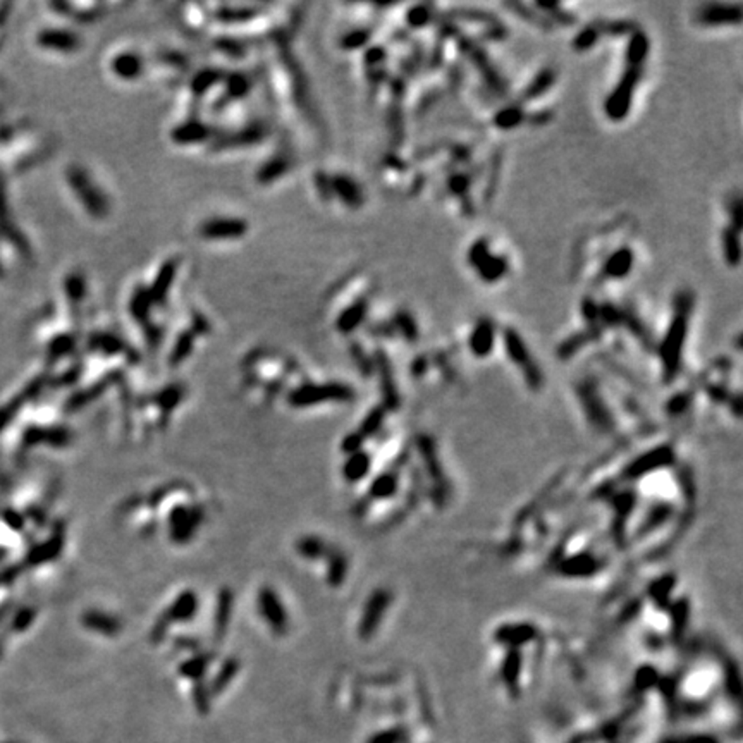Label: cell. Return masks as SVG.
Segmentation results:
<instances>
[{"instance_id":"obj_1","label":"cell","mask_w":743,"mask_h":743,"mask_svg":"<svg viewBox=\"0 0 743 743\" xmlns=\"http://www.w3.org/2000/svg\"><path fill=\"white\" fill-rule=\"evenodd\" d=\"M695 305V296L690 290H682L674 295L673 298V317H671L670 327H667L666 335H664L659 353L662 358L664 367V379L673 381L678 375L679 363H682V351L683 343L686 339V331H689L690 315Z\"/></svg>"},{"instance_id":"obj_2","label":"cell","mask_w":743,"mask_h":743,"mask_svg":"<svg viewBox=\"0 0 743 743\" xmlns=\"http://www.w3.org/2000/svg\"><path fill=\"white\" fill-rule=\"evenodd\" d=\"M468 263L477 271L478 278L484 283L492 284L497 283L504 278L509 272V263L504 256L501 255H492L491 246H489V239L480 238L470 246L468 255Z\"/></svg>"},{"instance_id":"obj_3","label":"cell","mask_w":743,"mask_h":743,"mask_svg":"<svg viewBox=\"0 0 743 743\" xmlns=\"http://www.w3.org/2000/svg\"><path fill=\"white\" fill-rule=\"evenodd\" d=\"M643 67H626L616 88L604 102V112L611 121H623L628 116L634 100V93L642 80Z\"/></svg>"},{"instance_id":"obj_4","label":"cell","mask_w":743,"mask_h":743,"mask_svg":"<svg viewBox=\"0 0 743 743\" xmlns=\"http://www.w3.org/2000/svg\"><path fill=\"white\" fill-rule=\"evenodd\" d=\"M503 341H504L506 351H508V355L511 357L513 362H515L518 367L523 369L528 384H530L532 387H539L540 382H542L540 370H539V367L532 362L530 353H528L527 346H525L523 339L520 338V334H518L515 329H511V327H508V329H504L503 332Z\"/></svg>"},{"instance_id":"obj_5","label":"cell","mask_w":743,"mask_h":743,"mask_svg":"<svg viewBox=\"0 0 743 743\" xmlns=\"http://www.w3.org/2000/svg\"><path fill=\"white\" fill-rule=\"evenodd\" d=\"M458 47H460L461 52L472 59V62L477 66V69L480 71V74L484 76L485 83L491 86L492 92H496L497 95H506V92H508V85H506V81L499 76V73L494 69L491 62H489V57L485 55L484 50H482L480 47H477V43L473 42L472 38H460V40H458Z\"/></svg>"},{"instance_id":"obj_6","label":"cell","mask_w":743,"mask_h":743,"mask_svg":"<svg viewBox=\"0 0 743 743\" xmlns=\"http://www.w3.org/2000/svg\"><path fill=\"white\" fill-rule=\"evenodd\" d=\"M697 21L703 26L740 25L742 6H738V4H703L697 11Z\"/></svg>"},{"instance_id":"obj_7","label":"cell","mask_w":743,"mask_h":743,"mask_svg":"<svg viewBox=\"0 0 743 743\" xmlns=\"http://www.w3.org/2000/svg\"><path fill=\"white\" fill-rule=\"evenodd\" d=\"M258 610L262 612V616L266 618L268 626L272 628L278 634H284L287 626V618L286 611H284L283 602L278 598L272 588L263 587L258 592Z\"/></svg>"},{"instance_id":"obj_8","label":"cell","mask_w":743,"mask_h":743,"mask_svg":"<svg viewBox=\"0 0 743 743\" xmlns=\"http://www.w3.org/2000/svg\"><path fill=\"white\" fill-rule=\"evenodd\" d=\"M351 398V391L345 386H320V387H305V389H299L298 393L292 394L291 403L296 406H308L315 405V403L322 401H332V399H339V401H346Z\"/></svg>"},{"instance_id":"obj_9","label":"cell","mask_w":743,"mask_h":743,"mask_svg":"<svg viewBox=\"0 0 743 743\" xmlns=\"http://www.w3.org/2000/svg\"><path fill=\"white\" fill-rule=\"evenodd\" d=\"M494 338H496V326L489 317H482L470 335V350L477 357H487L494 347Z\"/></svg>"},{"instance_id":"obj_10","label":"cell","mask_w":743,"mask_h":743,"mask_svg":"<svg viewBox=\"0 0 743 743\" xmlns=\"http://www.w3.org/2000/svg\"><path fill=\"white\" fill-rule=\"evenodd\" d=\"M635 253L628 246L619 248L612 255L607 256V260L602 266V278L606 279H624L634 268Z\"/></svg>"},{"instance_id":"obj_11","label":"cell","mask_w":743,"mask_h":743,"mask_svg":"<svg viewBox=\"0 0 743 743\" xmlns=\"http://www.w3.org/2000/svg\"><path fill=\"white\" fill-rule=\"evenodd\" d=\"M176 515L171 518V533L176 542H186L195 530L200 521V515L196 511H186L184 508H179Z\"/></svg>"},{"instance_id":"obj_12","label":"cell","mask_w":743,"mask_h":743,"mask_svg":"<svg viewBox=\"0 0 743 743\" xmlns=\"http://www.w3.org/2000/svg\"><path fill=\"white\" fill-rule=\"evenodd\" d=\"M556 81V73L552 67H545V69L540 71L539 74H537L533 80L528 83V86L525 88V92L521 93L520 97V102L518 104H527V102H532L535 100V98H539L540 95H544L545 92H549L551 90V86L554 85Z\"/></svg>"},{"instance_id":"obj_13","label":"cell","mask_w":743,"mask_h":743,"mask_svg":"<svg viewBox=\"0 0 743 743\" xmlns=\"http://www.w3.org/2000/svg\"><path fill=\"white\" fill-rule=\"evenodd\" d=\"M600 327H588V329L585 331H578L575 332V334H571L570 338L566 339V341H563L559 345V350H557V353H559L561 359H568L571 358L573 355L576 353L578 350H582V347L587 345L588 341H594V339H599L600 338Z\"/></svg>"},{"instance_id":"obj_14","label":"cell","mask_w":743,"mask_h":743,"mask_svg":"<svg viewBox=\"0 0 743 743\" xmlns=\"http://www.w3.org/2000/svg\"><path fill=\"white\" fill-rule=\"evenodd\" d=\"M649 37L643 31L637 30L635 33H631L630 42L626 45V54H624L628 67H643V61L649 54Z\"/></svg>"},{"instance_id":"obj_15","label":"cell","mask_w":743,"mask_h":743,"mask_svg":"<svg viewBox=\"0 0 743 743\" xmlns=\"http://www.w3.org/2000/svg\"><path fill=\"white\" fill-rule=\"evenodd\" d=\"M622 323L630 329L631 334L642 343L643 347H649V350L654 347V339H652L650 332L647 331L646 323L642 322V319H640L637 311H635V308H631L630 305L622 308Z\"/></svg>"},{"instance_id":"obj_16","label":"cell","mask_w":743,"mask_h":743,"mask_svg":"<svg viewBox=\"0 0 743 743\" xmlns=\"http://www.w3.org/2000/svg\"><path fill=\"white\" fill-rule=\"evenodd\" d=\"M198 610V599L193 592H184L179 598L174 600L172 607L169 610L167 622H188L191 616H195Z\"/></svg>"},{"instance_id":"obj_17","label":"cell","mask_w":743,"mask_h":743,"mask_svg":"<svg viewBox=\"0 0 743 743\" xmlns=\"http://www.w3.org/2000/svg\"><path fill=\"white\" fill-rule=\"evenodd\" d=\"M525 119H527V114H525L523 107H521L520 104H515V105L504 107V109H501L499 112L494 114L492 124L496 126V128L509 131V129H515L520 124H523Z\"/></svg>"},{"instance_id":"obj_18","label":"cell","mask_w":743,"mask_h":743,"mask_svg":"<svg viewBox=\"0 0 743 743\" xmlns=\"http://www.w3.org/2000/svg\"><path fill=\"white\" fill-rule=\"evenodd\" d=\"M470 183H472V177H470V174H465V172H454L449 176V179H448L449 193H451V195L461 196V203H463L465 213H473L472 201H470L468 198Z\"/></svg>"},{"instance_id":"obj_19","label":"cell","mask_w":743,"mask_h":743,"mask_svg":"<svg viewBox=\"0 0 743 743\" xmlns=\"http://www.w3.org/2000/svg\"><path fill=\"white\" fill-rule=\"evenodd\" d=\"M723 253H725V260L730 267H737L740 263V236L731 226L723 231Z\"/></svg>"},{"instance_id":"obj_20","label":"cell","mask_w":743,"mask_h":743,"mask_svg":"<svg viewBox=\"0 0 743 743\" xmlns=\"http://www.w3.org/2000/svg\"><path fill=\"white\" fill-rule=\"evenodd\" d=\"M85 624L95 631H100L104 635H116L121 630V623L112 616L104 614V612H90L85 616Z\"/></svg>"},{"instance_id":"obj_21","label":"cell","mask_w":743,"mask_h":743,"mask_svg":"<svg viewBox=\"0 0 743 743\" xmlns=\"http://www.w3.org/2000/svg\"><path fill=\"white\" fill-rule=\"evenodd\" d=\"M508 9H511L513 13H515L518 18L525 19V21L532 23V25L542 28V30H552V25L551 21H549L547 18L542 13H535V11L532 9L530 6H527V4L523 2H506L504 4Z\"/></svg>"},{"instance_id":"obj_22","label":"cell","mask_w":743,"mask_h":743,"mask_svg":"<svg viewBox=\"0 0 743 743\" xmlns=\"http://www.w3.org/2000/svg\"><path fill=\"white\" fill-rule=\"evenodd\" d=\"M446 18L453 19H466V21H475V23H485V25L494 26L499 25V19L496 16L487 13V11L482 9H473V7H456V9L449 11V14H446Z\"/></svg>"},{"instance_id":"obj_23","label":"cell","mask_w":743,"mask_h":743,"mask_svg":"<svg viewBox=\"0 0 743 743\" xmlns=\"http://www.w3.org/2000/svg\"><path fill=\"white\" fill-rule=\"evenodd\" d=\"M600 35H610V37H623V35H631L638 30L637 23L628 21V19H616V21H604L598 19L594 21Z\"/></svg>"},{"instance_id":"obj_24","label":"cell","mask_w":743,"mask_h":743,"mask_svg":"<svg viewBox=\"0 0 743 743\" xmlns=\"http://www.w3.org/2000/svg\"><path fill=\"white\" fill-rule=\"evenodd\" d=\"M535 7L542 11V14L545 16V18L552 19V21L559 23V25L568 26V25H575L576 23L575 16H573L570 11L564 9V7L557 2H537Z\"/></svg>"},{"instance_id":"obj_25","label":"cell","mask_w":743,"mask_h":743,"mask_svg":"<svg viewBox=\"0 0 743 743\" xmlns=\"http://www.w3.org/2000/svg\"><path fill=\"white\" fill-rule=\"evenodd\" d=\"M599 38H600V33H599L598 26L592 23V25H587L583 30H580L578 33L575 35V38H573V49H575L576 52H587V50H590L592 47H595V43L599 42Z\"/></svg>"},{"instance_id":"obj_26","label":"cell","mask_w":743,"mask_h":743,"mask_svg":"<svg viewBox=\"0 0 743 743\" xmlns=\"http://www.w3.org/2000/svg\"><path fill=\"white\" fill-rule=\"evenodd\" d=\"M296 549H298L299 554L307 557V559H317V557H322L326 554V545H323L322 540L315 539V537H305V539H302L298 545H296Z\"/></svg>"},{"instance_id":"obj_27","label":"cell","mask_w":743,"mask_h":743,"mask_svg":"<svg viewBox=\"0 0 743 743\" xmlns=\"http://www.w3.org/2000/svg\"><path fill=\"white\" fill-rule=\"evenodd\" d=\"M406 19H408V25L412 28H422V26L429 25V23L434 19L432 6H429V4H427V6L425 4H422V6L412 7V9L408 11Z\"/></svg>"},{"instance_id":"obj_28","label":"cell","mask_w":743,"mask_h":743,"mask_svg":"<svg viewBox=\"0 0 743 743\" xmlns=\"http://www.w3.org/2000/svg\"><path fill=\"white\" fill-rule=\"evenodd\" d=\"M384 599H382V595H377V598L372 599V602L369 604V610H367L365 616H363V623H362V634H369V631H372L375 628V624H377L379 622V612L382 611V606H384Z\"/></svg>"},{"instance_id":"obj_29","label":"cell","mask_w":743,"mask_h":743,"mask_svg":"<svg viewBox=\"0 0 743 743\" xmlns=\"http://www.w3.org/2000/svg\"><path fill=\"white\" fill-rule=\"evenodd\" d=\"M599 322H602L604 326L610 327L619 326V323H622V308L606 302L604 305L599 307Z\"/></svg>"},{"instance_id":"obj_30","label":"cell","mask_w":743,"mask_h":743,"mask_svg":"<svg viewBox=\"0 0 743 743\" xmlns=\"http://www.w3.org/2000/svg\"><path fill=\"white\" fill-rule=\"evenodd\" d=\"M396 320H398L399 331L403 332V335H405L406 339H410V341H415V339L418 338L417 323H415V320H413L412 315L406 314V311H399V314L396 315Z\"/></svg>"},{"instance_id":"obj_31","label":"cell","mask_w":743,"mask_h":743,"mask_svg":"<svg viewBox=\"0 0 743 743\" xmlns=\"http://www.w3.org/2000/svg\"><path fill=\"white\" fill-rule=\"evenodd\" d=\"M367 465H369V460H367L365 456H362V453H355V456L351 458L346 465V477L351 478V480L363 477L367 472Z\"/></svg>"},{"instance_id":"obj_32","label":"cell","mask_w":743,"mask_h":743,"mask_svg":"<svg viewBox=\"0 0 743 743\" xmlns=\"http://www.w3.org/2000/svg\"><path fill=\"white\" fill-rule=\"evenodd\" d=\"M229 606H231V595H229L227 592H224V594L220 595V599H219V612H217V619H215L217 635H222L224 628H226L229 610H231V607H229Z\"/></svg>"},{"instance_id":"obj_33","label":"cell","mask_w":743,"mask_h":743,"mask_svg":"<svg viewBox=\"0 0 743 743\" xmlns=\"http://www.w3.org/2000/svg\"><path fill=\"white\" fill-rule=\"evenodd\" d=\"M582 315L588 327H600L599 326V305L594 302V298H583L582 302Z\"/></svg>"},{"instance_id":"obj_34","label":"cell","mask_w":743,"mask_h":743,"mask_svg":"<svg viewBox=\"0 0 743 743\" xmlns=\"http://www.w3.org/2000/svg\"><path fill=\"white\" fill-rule=\"evenodd\" d=\"M499 169H501V153L497 152L496 155L492 157V164H491V176H489V183H487V189H485V198L491 200L494 196V191H496L497 188V176H499Z\"/></svg>"},{"instance_id":"obj_35","label":"cell","mask_w":743,"mask_h":743,"mask_svg":"<svg viewBox=\"0 0 743 743\" xmlns=\"http://www.w3.org/2000/svg\"><path fill=\"white\" fill-rule=\"evenodd\" d=\"M730 210H731V224H733V226H731V227H733L735 231L740 232V229H742V201H740V198H738V196H735L733 201H731Z\"/></svg>"},{"instance_id":"obj_36","label":"cell","mask_w":743,"mask_h":743,"mask_svg":"<svg viewBox=\"0 0 743 743\" xmlns=\"http://www.w3.org/2000/svg\"><path fill=\"white\" fill-rule=\"evenodd\" d=\"M552 116H554V114H552V110H539V112H537V114L527 116V119H528V122H530L532 126H544V124H547V122L552 119Z\"/></svg>"}]
</instances>
